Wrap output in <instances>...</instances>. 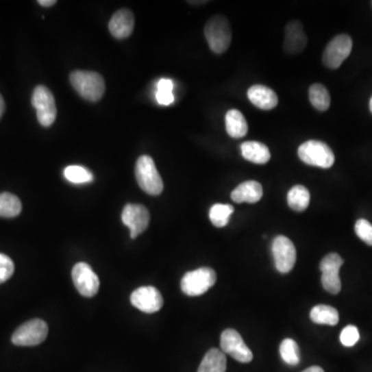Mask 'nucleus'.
Masks as SVG:
<instances>
[{
    "mask_svg": "<svg viewBox=\"0 0 372 372\" xmlns=\"http://www.w3.org/2000/svg\"><path fill=\"white\" fill-rule=\"evenodd\" d=\"M359 330H358L357 327L351 326H351L345 327L340 334V343L345 347H354L359 341Z\"/></svg>",
    "mask_w": 372,
    "mask_h": 372,
    "instance_id": "32",
    "label": "nucleus"
},
{
    "mask_svg": "<svg viewBox=\"0 0 372 372\" xmlns=\"http://www.w3.org/2000/svg\"><path fill=\"white\" fill-rule=\"evenodd\" d=\"M242 156L248 162L257 164H265L271 158L269 148L260 142H244L241 145Z\"/></svg>",
    "mask_w": 372,
    "mask_h": 372,
    "instance_id": "19",
    "label": "nucleus"
},
{
    "mask_svg": "<svg viewBox=\"0 0 372 372\" xmlns=\"http://www.w3.org/2000/svg\"><path fill=\"white\" fill-rule=\"evenodd\" d=\"M48 332L47 323L40 319H34L24 323L14 332L12 343L18 347H36L44 343Z\"/></svg>",
    "mask_w": 372,
    "mask_h": 372,
    "instance_id": "6",
    "label": "nucleus"
},
{
    "mask_svg": "<svg viewBox=\"0 0 372 372\" xmlns=\"http://www.w3.org/2000/svg\"><path fill=\"white\" fill-rule=\"evenodd\" d=\"M72 277L75 286L82 296L91 298L99 292V276L93 272L92 268L88 264L83 262L77 264L73 268Z\"/></svg>",
    "mask_w": 372,
    "mask_h": 372,
    "instance_id": "12",
    "label": "nucleus"
},
{
    "mask_svg": "<svg viewBox=\"0 0 372 372\" xmlns=\"http://www.w3.org/2000/svg\"><path fill=\"white\" fill-rule=\"evenodd\" d=\"M216 282V273L211 268L203 267L188 272L181 280V290L190 297L201 296Z\"/></svg>",
    "mask_w": 372,
    "mask_h": 372,
    "instance_id": "5",
    "label": "nucleus"
},
{
    "mask_svg": "<svg viewBox=\"0 0 372 372\" xmlns=\"http://www.w3.org/2000/svg\"><path fill=\"white\" fill-rule=\"evenodd\" d=\"M307 45V36L304 27L300 21L288 22L286 26L284 49L288 54H299L302 52Z\"/></svg>",
    "mask_w": 372,
    "mask_h": 372,
    "instance_id": "15",
    "label": "nucleus"
},
{
    "mask_svg": "<svg viewBox=\"0 0 372 372\" xmlns=\"http://www.w3.org/2000/svg\"><path fill=\"white\" fill-rule=\"evenodd\" d=\"M369 108H370V112H371L372 113V97L371 99H370Z\"/></svg>",
    "mask_w": 372,
    "mask_h": 372,
    "instance_id": "36",
    "label": "nucleus"
},
{
    "mask_svg": "<svg viewBox=\"0 0 372 372\" xmlns=\"http://www.w3.org/2000/svg\"><path fill=\"white\" fill-rule=\"evenodd\" d=\"M298 156L309 166L329 169L334 164L335 156L332 149L324 142L310 140L299 147Z\"/></svg>",
    "mask_w": 372,
    "mask_h": 372,
    "instance_id": "4",
    "label": "nucleus"
},
{
    "mask_svg": "<svg viewBox=\"0 0 372 372\" xmlns=\"http://www.w3.org/2000/svg\"><path fill=\"white\" fill-rule=\"evenodd\" d=\"M310 194L303 185H295L288 194V204L296 212H303L308 208Z\"/></svg>",
    "mask_w": 372,
    "mask_h": 372,
    "instance_id": "22",
    "label": "nucleus"
},
{
    "mask_svg": "<svg viewBox=\"0 0 372 372\" xmlns=\"http://www.w3.org/2000/svg\"><path fill=\"white\" fill-rule=\"evenodd\" d=\"M247 97L253 106L265 111L274 109L278 103V97L275 91L264 85L251 86L248 89Z\"/></svg>",
    "mask_w": 372,
    "mask_h": 372,
    "instance_id": "17",
    "label": "nucleus"
},
{
    "mask_svg": "<svg viewBox=\"0 0 372 372\" xmlns=\"http://www.w3.org/2000/svg\"><path fill=\"white\" fill-rule=\"evenodd\" d=\"M75 90L89 101H97L105 93V81L101 75L90 71H75L70 76Z\"/></svg>",
    "mask_w": 372,
    "mask_h": 372,
    "instance_id": "1",
    "label": "nucleus"
},
{
    "mask_svg": "<svg viewBox=\"0 0 372 372\" xmlns=\"http://www.w3.org/2000/svg\"><path fill=\"white\" fill-rule=\"evenodd\" d=\"M136 179L140 188L151 196H158L164 190V182L150 156H143L136 164Z\"/></svg>",
    "mask_w": 372,
    "mask_h": 372,
    "instance_id": "3",
    "label": "nucleus"
},
{
    "mask_svg": "<svg viewBox=\"0 0 372 372\" xmlns=\"http://www.w3.org/2000/svg\"><path fill=\"white\" fill-rule=\"evenodd\" d=\"M280 356L288 365L295 366L300 362V351L294 339L286 338L280 345Z\"/></svg>",
    "mask_w": 372,
    "mask_h": 372,
    "instance_id": "28",
    "label": "nucleus"
},
{
    "mask_svg": "<svg viewBox=\"0 0 372 372\" xmlns=\"http://www.w3.org/2000/svg\"><path fill=\"white\" fill-rule=\"evenodd\" d=\"M131 302L141 312L154 314L162 308L164 299L160 290L154 286H141L132 294Z\"/></svg>",
    "mask_w": 372,
    "mask_h": 372,
    "instance_id": "14",
    "label": "nucleus"
},
{
    "mask_svg": "<svg viewBox=\"0 0 372 372\" xmlns=\"http://www.w3.org/2000/svg\"><path fill=\"white\" fill-rule=\"evenodd\" d=\"M209 47L216 54H223L232 42V29L227 18L216 15L209 19L204 29Z\"/></svg>",
    "mask_w": 372,
    "mask_h": 372,
    "instance_id": "2",
    "label": "nucleus"
},
{
    "mask_svg": "<svg viewBox=\"0 0 372 372\" xmlns=\"http://www.w3.org/2000/svg\"><path fill=\"white\" fill-rule=\"evenodd\" d=\"M55 3H56V0H40L38 1V5L45 8L53 7Z\"/></svg>",
    "mask_w": 372,
    "mask_h": 372,
    "instance_id": "33",
    "label": "nucleus"
},
{
    "mask_svg": "<svg viewBox=\"0 0 372 372\" xmlns=\"http://www.w3.org/2000/svg\"><path fill=\"white\" fill-rule=\"evenodd\" d=\"M312 322L319 325L335 326L339 321V314L334 307L329 305H317L310 312Z\"/></svg>",
    "mask_w": 372,
    "mask_h": 372,
    "instance_id": "23",
    "label": "nucleus"
},
{
    "mask_svg": "<svg viewBox=\"0 0 372 372\" xmlns=\"http://www.w3.org/2000/svg\"><path fill=\"white\" fill-rule=\"evenodd\" d=\"M227 358L221 349H211L201 362L198 372H225Z\"/></svg>",
    "mask_w": 372,
    "mask_h": 372,
    "instance_id": "21",
    "label": "nucleus"
},
{
    "mask_svg": "<svg viewBox=\"0 0 372 372\" xmlns=\"http://www.w3.org/2000/svg\"><path fill=\"white\" fill-rule=\"evenodd\" d=\"M263 197V188L258 181L249 180L238 185L237 188L232 192L231 199L235 203H253L259 202Z\"/></svg>",
    "mask_w": 372,
    "mask_h": 372,
    "instance_id": "18",
    "label": "nucleus"
},
{
    "mask_svg": "<svg viewBox=\"0 0 372 372\" xmlns=\"http://www.w3.org/2000/svg\"><path fill=\"white\" fill-rule=\"evenodd\" d=\"M158 90L156 92V101L160 106H170L174 103V82L171 79L162 78L158 82Z\"/></svg>",
    "mask_w": 372,
    "mask_h": 372,
    "instance_id": "27",
    "label": "nucleus"
},
{
    "mask_svg": "<svg viewBox=\"0 0 372 372\" xmlns=\"http://www.w3.org/2000/svg\"><path fill=\"white\" fill-rule=\"evenodd\" d=\"M15 271V265L11 258L0 253V284L9 280Z\"/></svg>",
    "mask_w": 372,
    "mask_h": 372,
    "instance_id": "31",
    "label": "nucleus"
},
{
    "mask_svg": "<svg viewBox=\"0 0 372 372\" xmlns=\"http://www.w3.org/2000/svg\"><path fill=\"white\" fill-rule=\"evenodd\" d=\"M225 129L227 135L234 139L245 137L248 133V124L243 114L238 110H230L225 115Z\"/></svg>",
    "mask_w": 372,
    "mask_h": 372,
    "instance_id": "20",
    "label": "nucleus"
},
{
    "mask_svg": "<svg viewBox=\"0 0 372 372\" xmlns=\"http://www.w3.org/2000/svg\"><path fill=\"white\" fill-rule=\"evenodd\" d=\"M355 232L362 241L372 246V225L369 221L363 219L357 221L355 225Z\"/></svg>",
    "mask_w": 372,
    "mask_h": 372,
    "instance_id": "30",
    "label": "nucleus"
},
{
    "mask_svg": "<svg viewBox=\"0 0 372 372\" xmlns=\"http://www.w3.org/2000/svg\"><path fill=\"white\" fill-rule=\"evenodd\" d=\"M64 177L75 184H83L93 180L92 173L81 166H70L64 169Z\"/></svg>",
    "mask_w": 372,
    "mask_h": 372,
    "instance_id": "29",
    "label": "nucleus"
},
{
    "mask_svg": "<svg viewBox=\"0 0 372 372\" xmlns=\"http://www.w3.org/2000/svg\"><path fill=\"white\" fill-rule=\"evenodd\" d=\"M275 267L280 273H288L296 263L297 253L294 243L286 236L280 235L272 243Z\"/></svg>",
    "mask_w": 372,
    "mask_h": 372,
    "instance_id": "9",
    "label": "nucleus"
},
{
    "mask_svg": "<svg viewBox=\"0 0 372 372\" xmlns=\"http://www.w3.org/2000/svg\"><path fill=\"white\" fill-rule=\"evenodd\" d=\"M32 106L36 110L38 122L44 127H49L54 123L57 116L56 103L54 95L46 86H36L32 99Z\"/></svg>",
    "mask_w": 372,
    "mask_h": 372,
    "instance_id": "7",
    "label": "nucleus"
},
{
    "mask_svg": "<svg viewBox=\"0 0 372 372\" xmlns=\"http://www.w3.org/2000/svg\"><path fill=\"white\" fill-rule=\"evenodd\" d=\"M302 372H325L320 366H312V367L307 368Z\"/></svg>",
    "mask_w": 372,
    "mask_h": 372,
    "instance_id": "35",
    "label": "nucleus"
},
{
    "mask_svg": "<svg viewBox=\"0 0 372 372\" xmlns=\"http://www.w3.org/2000/svg\"><path fill=\"white\" fill-rule=\"evenodd\" d=\"M353 40L347 34H339L329 42L323 53V64L331 70H336L349 56Z\"/></svg>",
    "mask_w": 372,
    "mask_h": 372,
    "instance_id": "8",
    "label": "nucleus"
},
{
    "mask_svg": "<svg viewBox=\"0 0 372 372\" xmlns=\"http://www.w3.org/2000/svg\"><path fill=\"white\" fill-rule=\"evenodd\" d=\"M22 211V203L15 195L10 193L0 194V217L13 219Z\"/></svg>",
    "mask_w": 372,
    "mask_h": 372,
    "instance_id": "24",
    "label": "nucleus"
},
{
    "mask_svg": "<svg viewBox=\"0 0 372 372\" xmlns=\"http://www.w3.org/2000/svg\"><path fill=\"white\" fill-rule=\"evenodd\" d=\"M135 27V17L129 10L122 9L112 16L109 22V30L112 36L118 40L129 38Z\"/></svg>",
    "mask_w": 372,
    "mask_h": 372,
    "instance_id": "16",
    "label": "nucleus"
},
{
    "mask_svg": "<svg viewBox=\"0 0 372 372\" xmlns=\"http://www.w3.org/2000/svg\"><path fill=\"white\" fill-rule=\"evenodd\" d=\"M309 101L318 111L325 112L331 103L330 93L322 84H314L309 88Z\"/></svg>",
    "mask_w": 372,
    "mask_h": 372,
    "instance_id": "25",
    "label": "nucleus"
},
{
    "mask_svg": "<svg viewBox=\"0 0 372 372\" xmlns=\"http://www.w3.org/2000/svg\"><path fill=\"white\" fill-rule=\"evenodd\" d=\"M5 99H3V95H0V118L5 113Z\"/></svg>",
    "mask_w": 372,
    "mask_h": 372,
    "instance_id": "34",
    "label": "nucleus"
},
{
    "mask_svg": "<svg viewBox=\"0 0 372 372\" xmlns=\"http://www.w3.org/2000/svg\"><path fill=\"white\" fill-rule=\"evenodd\" d=\"M343 265V260L337 253H329L320 264L322 271V284L330 294L336 295L341 290L339 270Z\"/></svg>",
    "mask_w": 372,
    "mask_h": 372,
    "instance_id": "11",
    "label": "nucleus"
},
{
    "mask_svg": "<svg viewBox=\"0 0 372 372\" xmlns=\"http://www.w3.org/2000/svg\"><path fill=\"white\" fill-rule=\"evenodd\" d=\"M234 213V207L229 204H215L209 211V219L216 227H223L229 223Z\"/></svg>",
    "mask_w": 372,
    "mask_h": 372,
    "instance_id": "26",
    "label": "nucleus"
},
{
    "mask_svg": "<svg viewBox=\"0 0 372 372\" xmlns=\"http://www.w3.org/2000/svg\"><path fill=\"white\" fill-rule=\"evenodd\" d=\"M121 219L131 231L132 239H135L149 225V211L143 205L127 204L122 211Z\"/></svg>",
    "mask_w": 372,
    "mask_h": 372,
    "instance_id": "13",
    "label": "nucleus"
},
{
    "mask_svg": "<svg viewBox=\"0 0 372 372\" xmlns=\"http://www.w3.org/2000/svg\"><path fill=\"white\" fill-rule=\"evenodd\" d=\"M221 347L223 353L231 356L240 363H249L253 360L251 349L245 345L241 335L234 329L223 331L221 337Z\"/></svg>",
    "mask_w": 372,
    "mask_h": 372,
    "instance_id": "10",
    "label": "nucleus"
}]
</instances>
